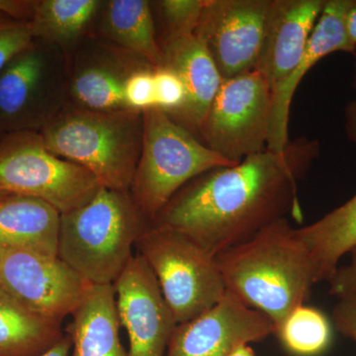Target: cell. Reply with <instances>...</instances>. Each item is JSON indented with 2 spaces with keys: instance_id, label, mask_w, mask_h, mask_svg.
<instances>
[{
  "instance_id": "6da1fadb",
  "label": "cell",
  "mask_w": 356,
  "mask_h": 356,
  "mask_svg": "<svg viewBox=\"0 0 356 356\" xmlns=\"http://www.w3.org/2000/svg\"><path fill=\"white\" fill-rule=\"evenodd\" d=\"M318 154L317 140L299 138L281 153L266 149L214 168L185 184L149 225L179 232L217 257L288 215L301 219L298 182Z\"/></svg>"
},
{
  "instance_id": "7a4b0ae2",
  "label": "cell",
  "mask_w": 356,
  "mask_h": 356,
  "mask_svg": "<svg viewBox=\"0 0 356 356\" xmlns=\"http://www.w3.org/2000/svg\"><path fill=\"white\" fill-rule=\"evenodd\" d=\"M227 292L275 327L304 305L317 284L313 262L287 218L216 257Z\"/></svg>"
},
{
  "instance_id": "3957f363",
  "label": "cell",
  "mask_w": 356,
  "mask_h": 356,
  "mask_svg": "<svg viewBox=\"0 0 356 356\" xmlns=\"http://www.w3.org/2000/svg\"><path fill=\"white\" fill-rule=\"evenodd\" d=\"M149 222L130 192L100 187L81 207L60 214L58 257L90 285H114Z\"/></svg>"
},
{
  "instance_id": "277c9868",
  "label": "cell",
  "mask_w": 356,
  "mask_h": 356,
  "mask_svg": "<svg viewBox=\"0 0 356 356\" xmlns=\"http://www.w3.org/2000/svg\"><path fill=\"white\" fill-rule=\"evenodd\" d=\"M40 135L60 158L83 166L111 191L130 192L142 153L143 112H97L67 102Z\"/></svg>"
},
{
  "instance_id": "5b68a950",
  "label": "cell",
  "mask_w": 356,
  "mask_h": 356,
  "mask_svg": "<svg viewBox=\"0 0 356 356\" xmlns=\"http://www.w3.org/2000/svg\"><path fill=\"white\" fill-rule=\"evenodd\" d=\"M144 137L130 194L151 224L178 191L193 178L235 165L158 108L143 112Z\"/></svg>"
},
{
  "instance_id": "8992f818",
  "label": "cell",
  "mask_w": 356,
  "mask_h": 356,
  "mask_svg": "<svg viewBox=\"0 0 356 356\" xmlns=\"http://www.w3.org/2000/svg\"><path fill=\"white\" fill-rule=\"evenodd\" d=\"M136 248L156 277L177 325L203 315L226 295L216 257L189 236L149 225Z\"/></svg>"
},
{
  "instance_id": "52a82bcc",
  "label": "cell",
  "mask_w": 356,
  "mask_h": 356,
  "mask_svg": "<svg viewBox=\"0 0 356 356\" xmlns=\"http://www.w3.org/2000/svg\"><path fill=\"white\" fill-rule=\"evenodd\" d=\"M69 58L33 40L0 72V131L40 132L69 102Z\"/></svg>"
},
{
  "instance_id": "ba28073f",
  "label": "cell",
  "mask_w": 356,
  "mask_h": 356,
  "mask_svg": "<svg viewBox=\"0 0 356 356\" xmlns=\"http://www.w3.org/2000/svg\"><path fill=\"white\" fill-rule=\"evenodd\" d=\"M100 187L83 166L51 153L39 132L0 137V191L41 199L64 214L89 202Z\"/></svg>"
},
{
  "instance_id": "9c48e42d",
  "label": "cell",
  "mask_w": 356,
  "mask_h": 356,
  "mask_svg": "<svg viewBox=\"0 0 356 356\" xmlns=\"http://www.w3.org/2000/svg\"><path fill=\"white\" fill-rule=\"evenodd\" d=\"M273 90L259 70L222 79L199 134L222 158L238 163L266 149Z\"/></svg>"
},
{
  "instance_id": "30bf717a",
  "label": "cell",
  "mask_w": 356,
  "mask_h": 356,
  "mask_svg": "<svg viewBox=\"0 0 356 356\" xmlns=\"http://www.w3.org/2000/svg\"><path fill=\"white\" fill-rule=\"evenodd\" d=\"M0 286L28 310L62 324L90 284L58 257L6 250H0Z\"/></svg>"
},
{
  "instance_id": "8fae6325",
  "label": "cell",
  "mask_w": 356,
  "mask_h": 356,
  "mask_svg": "<svg viewBox=\"0 0 356 356\" xmlns=\"http://www.w3.org/2000/svg\"><path fill=\"white\" fill-rule=\"evenodd\" d=\"M271 0H205L195 35L222 79L257 69Z\"/></svg>"
},
{
  "instance_id": "7c38bea8",
  "label": "cell",
  "mask_w": 356,
  "mask_h": 356,
  "mask_svg": "<svg viewBox=\"0 0 356 356\" xmlns=\"http://www.w3.org/2000/svg\"><path fill=\"white\" fill-rule=\"evenodd\" d=\"M145 67H154L135 54L88 36L70 58L69 103L91 111L131 110L125 84Z\"/></svg>"
},
{
  "instance_id": "4fadbf2b",
  "label": "cell",
  "mask_w": 356,
  "mask_h": 356,
  "mask_svg": "<svg viewBox=\"0 0 356 356\" xmlns=\"http://www.w3.org/2000/svg\"><path fill=\"white\" fill-rule=\"evenodd\" d=\"M114 288L121 325L128 334V356H165L177 324L140 254L134 255Z\"/></svg>"
},
{
  "instance_id": "5bb4252c",
  "label": "cell",
  "mask_w": 356,
  "mask_h": 356,
  "mask_svg": "<svg viewBox=\"0 0 356 356\" xmlns=\"http://www.w3.org/2000/svg\"><path fill=\"white\" fill-rule=\"evenodd\" d=\"M274 331L270 318L227 292L203 315L177 325L165 356H228L243 344L264 341Z\"/></svg>"
},
{
  "instance_id": "9a60e30c",
  "label": "cell",
  "mask_w": 356,
  "mask_h": 356,
  "mask_svg": "<svg viewBox=\"0 0 356 356\" xmlns=\"http://www.w3.org/2000/svg\"><path fill=\"white\" fill-rule=\"evenodd\" d=\"M350 0H325L303 56L289 76L273 89V108L266 149L281 153L289 144L288 124L293 96L307 72L322 58L337 53L355 54L346 37L344 16Z\"/></svg>"
},
{
  "instance_id": "2e32d148",
  "label": "cell",
  "mask_w": 356,
  "mask_h": 356,
  "mask_svg": "<svg viewBox=\"0 0 356 356\" xmlns=\"http://www.w3.org/2000/svg\"><path fill=\"white\" fill-rule=\"evenodd\" d=\"M325 0H271L257 70L271 90L298 64Z\"/></svg>"
},
{
  "instance_id": "e0dca14e",
  "label": "cell",
  "mask_w": 356,
  "mask_h": 356,
  "mask_svg": "<svg viewBox=\"0 0 356 356\" xmlns=\"http://www.w3.org/2000/svg\"><path fill=\"white\" fill-rule=\"evenodd\" d=\"M163 65L180 76L186 102L172 120L199 139L201 127L222 83V77L205 46L195 35L161 44Z\"/></svg>"
},
{
  "instance_id": "ac0fdd59",
  "label": "cell",
  "mask_w": 356,
  "mask_h": 356,
  "mask_svg": "<svg viewBox=\"0 0 356 356\" xmlns=\"http://www.w3.org/2000/svg\"><path fill=\"white\" fill-rule=\"evenodd\" d=\"M65 334L70 356H128L120 339V318L114 285H90Z\"/></svg>"
},
{
  "instance_id": "d6986e66",
  "label": "cell",
  "mask_w": 356,
  "mask_h": 356,
  "mask_svg": "<svg viewBox=\"0 0 356 356\" xmlns=\"http://www.w3.org/2000/svg\"><path fill=\"white\" fill-rule=\"evenodd\" d=\"M60 213L41 199L9 194L0 199V250L58 257Z\"/></svg>"
},
{
  "instance_id": "ffe728a7",
  "label": "cell",
  "mask_w": 356,
  "mask_h": 356,
  "mask_svg": "<svg viewBox=\"0 0 356 356\" xmlns=\"http://www.w3.org/2000/svg\"><path fill=\"white\" fill-rule=\"evenodd\" d=\"M90 36L139 56L154 69L163 65L151 1H102Z\"/></svg>"
},
{
  "instance_id": "44dd1931",
  "label": "cell",
  "mask_w": 356,
  "mask_h": 356,
  "mask_svg": "<svg viewBox=\"0 0 356 356\" xmlns=\"http://www.w3.org/2000/svg\"><path fill=\"white\" fill-rule=\"evenodd\" d=\"M100 0H34L29 20L33 39L58 47L69 60L90 36Z\"/></svg>"
},
{
  "instance_id": "7402d4cb",
  "label": "cell",
  "mask_w": 356,
  "mask_h": 356,
  "mask_svg": "<svg viewBox=\"0 0 356 356\" xmlns=\"http://www.w3.org/2000/svg\"><path fill=\"white\" fill-rule=\"evenodd\" d=\"M310 255L318 282L327 281L344 254L356 245V194L320 220L296 229Z\"/></svg>"
},
{
  "instance_id": "603a6c76",
  "label": "cell",
  "mask_w": 356,
  "mask_h": 356,
  "mask_svg": "<svg viewBox=\"0 0 356 356\" xmlns=\"http://www.w3.org/2000/svg\"><path fill=\"white\" fill-rule=\"evenodd\" d=\"M64 336L62 324L28 310L0 286V356H41Z\"/></svg>"
},
{
  "instance_id": "cb8c5ba5",
  "label": "cell",
  "mask_w": 356,
  "mask_h": 356,
  "mask_svg": "<svg viewBox=\"0 0 356 356\" xmlns=\"http://www.w3.org/2000/svg\"><path fill=\"white\" fill-rule=\"evenodd\" d=\"M274 336L290 355L318 356L331 346L332 325L322 311L304 304L275 327Z\"/></svg>"
},
{
  "instance_id": "d4e9b609",
  "label": "cell",
  "mask_w": 356,
  "mask_h": 356,
  "mask_svg": "<svg viewBox=\"0 0 356 356\" xmlns=\"http://www.w3.org/2000/svg\"><path fill=\"white\" fill-rule=\"evenodd\" d=\"M205 0H159L151 1L159 46L165 42L195 33Z\"/></svg>"
},
{
  "instance_id": "484cf974",
  "label": "cell",
  "mask_w": 356,
  "mask_h": 356,
  "mask_svg": "<svg viewBox=\"0 0 356 356\" xmlns=\"http://www.w3.org/2000/svg\"><path fill=\"white\" fill-rule=\"evenodd\" d=\"M154 99L156 108L177 116L186 102V89L177 72L165 65L154 70Z\"/></svg>"
},
{
  "instance_id": "4316f807",
  "label": "cell",
  "mask_w": 356,
  "mask_h": 356,
  "mask_svg": "<svg viewBox=\"0 0 356 356\" xmlns=\"http://www.w3.org/2000/svg\"><path fill=\"white\" fill-rule=\"evenodd\" d=\"M33 40L29 20L18 19L0 11V72Z\"/></svg>"
},
{
  "instance_id": "83f0119b",
  "label": "cell",
  "mask_w": 356,
  "mask_h": 356,
  "mask_svg": "<svg viewBox=\"0 0 356 356\" xmlns=\"http://www.w3.org/2000/svg\"><path fill=\"white\" fill-rule=\"evenodd\" d=\"M154 70L145 67L129 77L125 84V100L131 110L144 112L156 107Z\"/></svg>"
},
{
  "instance_id": "f1b7e54d",
  "label": "cell",
  "mask_w": 356,
  "mask_h": 356,
  "mask_svg": "<svg viewBox=\"0 0 356 356\" xmlns=\"http://www.w3.org/2000/svg\"><path fill=\"white\" fill-rule=\"evenodd\" d=\"M350 254V264L343 267H337L332 277L327 280L330 283V292L339 298L356 297V245Z\"/></svg>"
},
{
  "instance_id": "f546056e",
  "label": "cell",
  "mask_w": 356,
  "mask_h": 356,
  "mask_svg": "<svg viewBox=\"0 0 356 356\" xmlns=\"http://www.w3.org/2000/svg\"><path fill=\"white\" fill-rule=\"evenodd\" d=\"M337 331L356 344V297L339 298L332 313Z\"/></svg>"
},
{
  "instance_id": "4dcf8cb0",
  "label": "cell",
  "mask_w": 356,
  "mask_h": 356,
  "mask_svg": "<svg viewBox=\"0 0 356 356\" xmlns=\"http://www.w3.org/2000/svg\"><path fill=\"white\" fill-rule=\"evenodd\" d=\"M34 0H0V11L18 19L30 20Z\"/></svg>"
},
{
  "instance_id": "1f68e13d",
  "label": "cell",
  "mask_w": 356,
  "mask_h": 356,
  "mask_svg": "<svg viewBox=\"0 0 356 356\" xmlns=\"http://www.w3.org/2000/svg\"><path fill=\"white\" fill-rule=\"evenodd\" d=\"M344 25L348 43L353 50H356V0H350L344 16Z\"/></svg>"
},
{
  "instance_id": "d6a6232c",
  "label": "cell",
  "mask_w": 356,
  "mask_h": 356,
  "mask_svg": "<svg viewBox=\"0 0 356 356\" xmlns=\"http://www.w3.org/2000/svg\"><path fill=\"white\" fill-rule=\"evenodd\" d=\"M344 129L348 139L356 146V99L348 103L344 110Z\"/></svg>"
},
{
  "instance_id": "836d02e7",
  "label": "cell",
  "mask_w": 356,
  "mask_h": 356,
  "mask_svg": "<svg viewBox=\"0 0 356 356\" xmlns=\"http://www.w3.org/2000/svg\"><path fill=\"white\" fill-rule=\"evenodd\" d=\"M72 350V341L70 337L65 332V336L50 350L41 356H70Z\"/></svg>"
},
{
  "instance_id": "e575fe53",
  "label": "cell",
  "mask_w": 356,
  "mask_h": 356,
  "mask_svg": "<svg viewBox=\"0 0 356 356\" xmlns=\"http://www.w3.org/2000/svg\"><path fill=\"white\" fill-rule=\"evenodd\" d=\"M228 356H257L250 344H243L232 351Z\"/></svg>"
},
{
  "instance_id": "d590c367",
  "label": "cell",
  "mask_w": 356,
  "mask_h": 356,
  "mask_svg": "<svg viewBox=\"0 0 356 356\" xmlns=\"http://www.w3.org/2000/svg\"><path fill=\"white\" fill-rule=\"evenodd\" d=\"M353 88L355 89L356 92V60L355 64V74H353Z\"/></svg>"
},
{
  "instance_id": "8d00e7d4",
  "label": "cell",
  "mask_w": 356,
  "mask_h": 356,
  "mask_svg": "<svg viewBox=\"0 0 356 356\" xmlns=\"http://www.w3.org/2000/svg\"><path fill=\"white\" fill-rule=\"evenodd\" d=\"M9 195V193H6V192L0 191V199L6 197V196Z\"/></svg>"
},
{
  "instance_id": "74e56055",
  "label": "cell",
  "mask_w": 356,
  "mask_h": 356,
  "mask_svg": "<svg viewBox=\"0 0 356 356\" xmlns=\"http://www.w3.org/2000/svg\"><path fill=\"white\" fill-rule=\"evenodd\" d=\"M2 135H3V133H2L1 131H0V137H1Z\"/></svg>"
}]
</instances>
